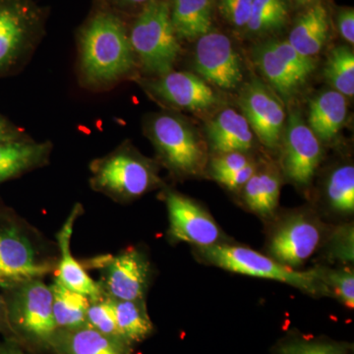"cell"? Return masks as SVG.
<instances>
[{
	"instance_id": "cell-1",
	"label": "cell",
	"mask_w": 354,
	"mask_h": 354,
	"mask_svg": "<svg viewBox=\"0 0 354 354\" xmlns=\"http://www.w3.org/2000/svg\"><path fill=\"white\" fill-rule=\"evenodd\" d=\"M76 44L77 80L88 92H109L133 78L138 68L129 30L106 2L95 8L81 26Z\"/></svg>"
},
{
	"instance_id": "cell-2",
	"label": "cell",
	"mask_w": 354,
	"mask_h": 354,
	"mask_svg": "<svg viewBox=\"0 0 354 354\" xmlns=\"http://www.w3.org/2000/svg\"><path fill=\"white\" fill-rule=\"evenodd\" d=\"M8 290L6 319L10 339L31 351H50L57 329L53 313V291L41 279H26Z\"/></svg>"
},
{
	"instance_id": "cell-3",
	"label": "cell",
	"mask_w": 354,
	"mask_h": 354,
	"mask_svg": "<svg viewBox=\"0 0 354 354\" xmlns=\"http://www.w3.org/2000/svg\"><path fill=\"white\" fill-rule=\"evenodd\" d=\"M46 19L37 0H0V79L29 64L46 35Z\"/></svg>"
},
{
	"instance_id": "cell-4",
	"label": "cell",
	"mask_w": 354,
	"mask_h": 354,
	"mask_svg": "<svg viewBox=\"0 0 354 354\" xmlns=\"http://www.w3.org/2000/svg\"><path fill=\"white\" fill-rule=\"evenodd\" d=\"M137 67L143 73L160 77L174 70L180 44L172 26L167 0H150L141 8L129 30Z\"/></svg>"
},
{
	"instance_id": "cell-5",
	"label": "cell",
	"mask_w": 354,
	"mask_h": 354,
	"mask_svg": "<svg viewBox=\"0 0 354 354\" xmlns=\"http://www.w3.org/2000/svg\"><path fill=\"white\" fill-rule=\"evenodd\" d=\"M90 183L93 189L118 201H130L143 196L160 185L157 167L124 142L115 150L91 162Z\"/></svg>"
},
{
	"instance_id": "cell-6",
	"label": "cell",
	"mask_w": 354,
	"mask_h": 354,
	"mask_svg": "<svg viewBox=\"0 0 354 354\" xmlns=\"http://www.w3.org/2000/svg\"><path fill=\"white\" fill-rule=\"evenodd\" d=\"M196 252L199 259L206 264L245 276L281 281L310 295L329 297L320 278L319 267L309 271H298L252 249L227 243L196 247Z\"/></svg>"
},
{
	"instance_id": "cell-7",
	"label": "cell",
	"mask_w": 354,
	"mask_h": 354,
	"mask_svg": "<svg viewBox=\"0 0 354 354\" xmlns=\"http://www.w3.org/2000/svg\"><path fill=\"white\" fill-rule=\"evenodd\" d=\"M145 134L152 142L162 164L177 176L201 174L206 165L204 146L189 123L176 114L149 116Z\"/></svg>"
},
{
	"instance_id": "cell-8",
	"label": "cell",
	"mask_w": 354,
	"mask_h": 354,
	"mask_svg": "<svg viewBox=\"0 0 354 354\" xmlns=\"http://www.w3.org/2000/svg\"><path fill=\"white\" fill-rule=\"evenodd\" d=\"M326 236L327 227L312 212H292L272 228L268 239L269 257L297 270L318 250Z\"/></svg>"
},
{
	"instance_id": "cell-9",
	"label": "cell",
	"mask_w": 354,
	"mask_h": 354,
	"mask_svg": "<svg viewBox=\"0 0 354 354\" xmlns=\"http://www.w3.org/2000/svg\"><path fill=\"white\" fill-rule=\"evenodd\" d=\"M283 133V172L293 183L308 185L322 160L320 141L297 111H292L288 116Z\"/></svg>"
},
{
	"instance_id": "cell-10",
	"label": "cell",
	"mask_w": 354,
	"mask_h": 354,
	"mask_svg": "<svg viewBox=\"0 0 354 354\" xmlns=\"http://www.w3.org/2000/svg\"><path fill=\"white\" fill-rule=\"evenodd\" d=\"M139 84L148 94L172 108L202 111L218 102L206 81L190 72L172 70L162 76L141 79Z\"/></svg>"
},
{
	"instance_id": "cell-11",
	"label": "cell",
	"mask_w": 354,
	"mask_h": 354,
	"mask_svg": "<svg viewBox=\"0 0 354 354\" xmlns=\"http://www.w3.org/2000/svg\"><path fill=\"white\" fill-rule=\"evenodd\" d=\"M239 106L261 143L272 150L278 148L285 129L286 113L277 95L254 79L242 90Z\"/></svg>"
},
{
	"instance_id": "cell-12",
	"label": "cell",
	"mask_w": 354,
	"mask_h": 354,
	"mask_svg": "<svg viewBox=\"0 0 354 354\" xmlns=\"http://www.w3.org/2000/svg\"><path fill=\"white\" fill-rule=\"evenodd\" d=\"M194 67L203 80L223 90L236 88L243 78L241 57L221 32H209L197 39Z\"/></svg>"
},
{
	"instance_id": "cell-13",
	"label": "cell",
	"mask_w": 354,
	"mask_h": 354,
	"mask_svg": "<svg viewBox=\"0 0 354 354\" xmlns=\"http://www.w3.org/2000/svg\"><path fill=\"white\" fill-rule=\"evenodd\" d=\"M169 218V235L196 247L223 243L220 227L208 212L189 198L169 191L165 195Z\"/></svg>"
},
{
	"instance_id": "cell-14",
	"label": "cell",
	"mask_w": 354,
	"mask_h": 354,
	"mask_svg": "<svg viewBox=\"0 0 354 354\" xmlns=\"http://www.w3.org/2000/svg\"><path fill=\"white\" fill-rule=\"evenodd\" d=\"M102 290L115 300H144L151 278L150 263L145 254L127 249L111 257L104 266Z\"/></svg>"
},
{
	"instance_id": "cell-15",
	"label": "cell",
	"mask_w": 354,
	"mask_h": 354,
	"mask_svg": "<svg viewBox=\"0 0 354 354\" xmlns=\"http://www.w3.org/2000/svg\"><path fill=\"white\" fill-rule=\"evenodd\" d=\"M50 271L39 264L31 242L12 225L0 227V288H9L26 279H41Z\"/></svg>"
},
{
	"instance_id": "cell-16",
	"label": "cell",
	"mask_w": 354,
	"mask_h": 354,
	"mask_svg": "<svg viewBox=\"0 0 354 354\" xmlns=\"http://www.w3.org/2000/svg\"><path fill=\"white\" fill-rule=\"evenodd\" d=\"M132 351L127 342L102 334L88 325L57 329L50 342L53 354H132Z\"/></svg>"
},
{
	"instance_id": "cell-17",
	"label": "cell",
	"mask_w": 354,
	"mask_h": 354,
	"mask_svg": "<svg viewBox=\"0 0 354 354\" xmlns=\"http://www.w3.org/2000/svg\"><path fill=\"white\" fill-rule=\"evenodd\" d=\"M81 209H82L81 205H75L64 225H62V230L57 234L58 245H59L62 257L58 265L57 277L55 281L70 290L81 293L90 300H95L101 297L104 293L101 283H95L94 279L88 276L83 266L72 256L70 251V241L73 234L74 223L80 215Z\"/></svg>"
},
{
	"instance_id": "cell-18",
	"label": "cell",
	"mask_w": 354,
	"mask_h": 354,
	"mask_svg": "<svg viewBox=\"0 0 354 354\" xmlns=\"http://www.w3.org/2000/svg\"><path fill=\"white\" fill-rule=\"evenodd\" d=\"M53 149L50 141L32 138L0 144V184L48 164Z\"/></svg>"
},
{
	"instance_id": "cell-19",
	"label": "cell",
	"mask_w": 354,
	"mask_h": 354,
	"mask_svg": "<svg viewBox=\"0 0 354 354\" xmlns=\"http://www.w3.org/2000/svg\"><path fill=\"white\" fill-rule=\"evenodd\" d=\"M212 150L218 153H245L253 146V132L243 114L232 109L218 113L207 127Z\"/></svg>"
},
{
	"instance_id": "cell-20",
	"label": "cell",
	"mask_w": 354,
	"mask_h": 354,
	"mask_svg": "<svg viewBox=\"0 0 354 354\" xmlns=\"http://www.w3.org/2000/svg\"><path fill=\"white\" fill-rule=\"evenodd\" d=\"M346 113V97L335 90L325 91L310 102L308 127L317 138L330 142L344 127Z\"/></svg>"
},
{
	"instance_id": "cell-21",
	"label": "cell",
	"mask_w": 354,
	"mask_h": 354,
	"mask_svg": "<svg viewBox=\"0 0 354 354\" xmlns=\"http://www.w3.org/2000/svg\"><path fill=\"white\" fill-rule=\"evenodd\" d=\"M330 22L327 9L316 1L297 21L288 41L305 57H315L320 53L329 36Z\"/></svg>"
},
{
	"instance_id": "cell-22",
	"label": "cell",
	"mask_w": 354,
	"mask_h": 354,
	"mask_svg": "<svg viewBox=\"0 0 354 354\" xmlns=\"http://www.w3.org/2000/svg\"><path fill=\"white\" fill-rule=\"evenodd\" d=\"M171 19L177 38L197 41L212 29V0H171Z\"/></svg>"
},
{
	"instance_id": "cell-23",
	"label": "cell",
	"mask_w": 354,
	"mask_h": 354,
	"mask_svg": "<svg viewBox=\"0 0 354 354\" xmlns=\"http://www.w3.org/2000/svg\"><path fill=\"white\" fill-rule=\"evenodd\" d=\"M242 189L244 202L251 211L265 218L274 215L281 194V179L276 171L256 169Z\"/></svg>"
},
{
	"instance_id": "cell-24",
	"label": "cell",
	"mask_w": 354,
	"mask_h": 354,
	"mask_svg": "<svg viewBox=\"0 0 354 354\" xmlns=\"http://www.w3.org/2000/svg\"><path fill=\"white\" fill-rule=\"evenodd\" d=\"M254 62L266 80L285 99L293 97L304 83L272 50L269 41L256 46Z\"/></svg>"
},
{
	"instance_id": "cell-25",
	"label": "cell",
	"mask_w": 354,
	"mask_h": 354,
	"mask_svg": "<svg viewBox=\"0 0 354 354\" xmlns=\"http://www.w3.org/2000/svg\"><path fill=\"white\" fill-rule=\"evenodd\" d=\"M113 301L118 333L125 342L133 346V344L145 341L152 335L153 326L144 300L113 299Z\"/></svg>"
},
{
	"instance_id": "cell-26",
	"label": "cell",
	"mask_w": 354,
	"mask_h": 354,
	"mask_svg": "<svg viewBox=\"0 0 354 354\" xmlns=\"http://www.w3.org/2000/svg\"><path fill=\"white\" fill-rule=\"evenodd\" d=\"M53 291V313L57 329H75L87 326V309L90 299L76 291L70 290L57 281Z\"/></svg>"
},
{
	"instance_id": "cell-27",
	"label": "cell",
	"mask_w": 354,
	"mask_h": 354,
	"mask_svg": "<svg viewBox=\"0 0 354 354\" xmlns=\"http://www.w3.org/2000/svg\"><path fill=\"white\" fill-rule=\"evenodd\" d=\"M326 197L330 209L342 216L354 212V167L346 165L337 167L326 184Z\"/></svg>"
},
{
	"instance_id": "cell-28",
	"label": "cell",
	"mask_w": 354,
	"mask_h": 354,
	"mask_svg": "<svg viewBox=\"0 0 354 354\" xmlns=\"http://www.w3.org/2000/svg\"><path fill=\"white\" fill-rule=\"evenodd\" d=\"M288 18L286 0H253L246 28L251 34L265 35L281 30Z\"/></svg>"
},
{
	"instance_id": "cell-29",
	"label": "cell",
	"mask_w": 354,
	"mask_h": 354,
	"mask_svg": "<svg viewBox=\"0 0 354 354\" xmlns=\"http://www.w3.org/2000/svg\"><path fill=\"white\" fill-rule=\"evenodd\" d=\"M324 73L335 91L346 97H353L354 55L351 48L339 46L333 50Z\"/></svg>"
},
{
	"instance_id": "cell-30",
	"label": "cell",
	"mask_w": 354,
	"mask_h": 354,
	"mask_svg": "<svg viewBox=\"0 0 354 354\" xmlns=\"http://www.w3.org/2000/svg\"><path fill=\"white\" fill-rule=\"evenodd\" d=\"M319 274L329 297L341 300L348 308L354 307V274L351 268L332 270L319 267Z\"/></svg>"
},
{
	"instance_id": "cell-31",
	"label": "cell",
	"mask_w": 354,
	"mask_h": 354,
	"mask_svg": "<svg viewBox=\"0 0 354 354\" xmlns=\"http://www.w3.org/2000/svg\"><path fill=\"white\" fill-rule=\"evenodd\" d=\"M87 324L102 334L122 339L116 326L113 299L106 293L97 299L90 300L87 309Z\"/></svg>"
},
{
	"instance_id": "cell-32",
	"label": "cell",
	"mask_w": 354,
	"mask_h": 354,
	"mask_svg": "<svg viewBox=\"0 0 354 354\" xmlns=\"http://www.w3.org/2000/svg\"><path fill=\"white\" fill-rule=\"evenodd\" d=\"M269 43L272 50L292 70L297 78L304 84L306 82L308 77L315 70L316 64L313 58L298 53L288 41H270Z\"/></svg>"
},
{
	"instance_id": "cell-33",
	"label": "cell",
	"mask_w": 354,
	"mask_h": 354,
	"mask_svg": "<svg viewBox=\"0 0 354 354\" xmlns=\"http://www.w3.org/2000/svg\"><path fill=\"white\" fill-rule=\"evenodd\" d=\"M276 354H348V351L344 344L337 342L291 339L281 342Z\"/></svg>"
},
{
	"instance_id": "cell-34",
	"label": "cell",
	"mask_w": 354,
	"mask_h": 354,
	"mask_svg": "<svg viewBox=\"0 0 354 354\" xmlns=\"http://www.w3.org/2000/svg\"><path fill=\"white\" fill-rule=\"evenodd\" d=\"M252 4L253 0H218L221 16L236 28H246L250 19Z\"/></svg>"
},
{
	"instance_id": "cell-35",
	"label": "cell",
	"mask_w": 354,
	"mask_h": 354,
	"mask_svg": "<svg viewBox=\"0 0 354 354\" xmlns=\"http://www.w3.org/2000/svg\"><path fill=\"white\" fill-rule=\"evenodd\" d=\"M251 160L244 153L230 152L218 153L211 162L212 174L216 181L223 177L230 176L234 172L243 169L247 165L251 164Z\"/></svg>"
},
{
	"instance_id": "cell-36",
	"label": "cell",
	"mask_w": 354,
	"mask_h": 354,
	"mask_svg": "<svg viewBox=\"0 0 354 354\" xmlns=\"http://www.w3.org/2000/svg\"><path fill=\"white\" fill-rule=\"evenodd\" d=\"M330 254L342 261H353V227L344 225L330 235Z\"/></svg>"
},
{
	"instance_id": "cell-37",
	"label": "cell",
	"mask_w": 354,
	"mask_h": 354,
	"mask_svg": "<svg viewBox=\"0 0 354 354\" xmlns=\"http://www.w3.org/2000/svg\"><path fill=\"white\" fill-rule=\"evenodd\" d=\"M29 139H32V137L26 132L24 128L18 127L13 121L0 113V144Z\"/></svg>"
},
{
	"instance_id": "cell-38",
	"label": "cell",
	"mask_w": 354,
	"mask_h": 354,
	"mask_svg": "<svg viewBox=\"0 0 354 354\" xmlns=\"http://www.w3.org/2000/svg\"><path fill=\"white\" fill-rule=\"evenodd\" d=\"M256 171V167L253 162L247 165L243 169L230 174V176L223 177L218 180V183L223 184V186L230 190H236L243 187L247 181L253 176Z\"/></svg>"
},
{
	"instance_id": "cell-39",
	"label": "cell",
	"mask_w": 354,
	"mask_h": 354,
	"mask_svg": "<svg viewBox=\"0 0 354 354\" xmlns=\"http://www.w3.org/2000/svg\"><path fill=\"white\" fill-rule=\"evenodd\" d=\"M339 34L348 44H354V10L346 8L342 10L337 17Z\"/></svg>"
},
{
	"instance_id": "cell-40",
	"label": "cell",
	"mask_w": 354,
	"mask_h": 354,
	"mask_svg": "<svg viewBox=\"0 0 354 354\" xmlns=\"http://www.w3.org/2000/svg\"><path fill=\"white\" fill-rule=\"evenodd\" d=\"M0 354H34L23 348L17 342L10 339H4L0 342Z\"/></svg>"
},
{
	"instance_id": "cell-41",
	"label": "cell",
	"mask_w": 354,
	"mask_h": 354,
	"mask_svg": "<svg viewBox=\"0 0 354 354\" xmlns=\"http://www.w3.org/2000/svg\"><path fill=\"white\" fill-rule=\"evenodd\" d=\"M150 0H106V3L109 6H118L120 8H134L148 3Z\"/></svg>"
},
{
	"instance_id": "cell-42",
	"label": "cell",
	"mask_w": 354,
	"mask_h": 354,
	"mask_svg": "<svg viewBox=\"0 0 354 354\" xmlns=\"http://www.w3.org/2000/svg\"><path fill=\"white\" fill-rule=\"evenodd\" d=\"M0 334L4 335L6 339H10V332H9L6 319V301L1 295H0Z\"/></svg>"
},
{
	"instance_id": "cell-43",
	"label": "cell",
	"mask_w": 354,
	"mask_h": 354,
	"mask_svg": "<svg viewBox=\"0 0 354 354\" xmlns=\"http://www.w3.org/2000/svg\"><path fill=\"white\" fill-rule=\"evenodd\" d=\"M293 1L297 2L298 6H310V4H313L315 0H293Z\"/></svg>"
}]
</instances>
